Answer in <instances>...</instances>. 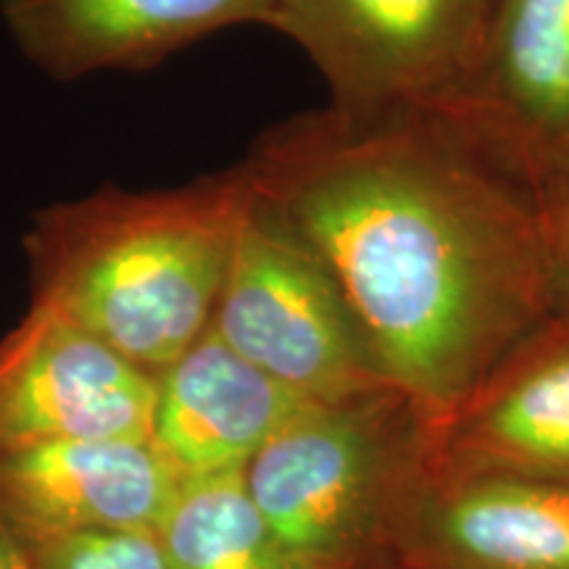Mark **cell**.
<instances>
[{
  "label": "cell",
  "mask_w": 569,
  "mask_h": 569,
  "mask_svg": "<svg viewBox=\"0 0 569 569\" xmlns=\"http://www.w3.org/2000/svg\"><path fill=\"white\" fill-rule=\"evenodd\" d=\"M238 169L336 277L388 386L438 425L557 311L536 193L438 111L327 106Z\"/></svg>",
  "instance_id": "6da1fadb"
},
{
  "label": "cell",
  "mask_w": 569,
  "mask_h": 569,
  "mask_svg": "<svg viewBox=\"0 0 569 569\" xmlns=\"http://www.w3.org/2000/svg\"><path fill=\"white\" fill-rule=\"evenodd\" d=\"M243 203L234 167L172 190L106 188L42 209L24 240L34 301L161 375L209 332Z\"/></svg>",
  "instance_id": "7a4b0ae2"
},
{
  "label": "cell",
  "mask_w": 569,
  "mask_h": 569,
  "mask_svg": "<svg viewBox=\"0 0 569 569\" xmlns=\"http://www.w3.org/2000/svg\"><path fill=\"white\" fill-rule=\"evenodd\" d=\"M440 425L396 388L306 403L246 467L274 536L309 569H407L403 528Z\"/></svg>",
  "instance_id": "3957f363"
},
{
  "label": "cell",
  "mask_w": 569,
  "mask_h": 569,
  "mask_svg": "<svg viewBox=\"0 0 569 569\" xmlns=\"http://www.w3.org/2000/svg\"><path fill=\"white\" fill-rule=\"evenodd\" d=\"M211 330L309 403L388 388L336 277L248 182Z\"/></svg>",
  "instance_id": "277c9868"
},
{
  "label": "cell",
  "mask_w": 569,
  "mask_h": 569,
  "mask_svg": "<svg viewBox=\"0 0 569 569\" xmlns=\"http://www.w3.org/2000/svg\"><path fill=\"white\" fill-rule=\"evenodd\" d=\"M493 0H280L269 30L296 42L348 113L427 109L478 59Z\"/></svg>",
  "instance_id": "5b68a950"
},
{
  "label": "cell",
  "mask_w": 569,
  "mask_h": 569,
  "mask_svg": "<svg viewBox=\"0 0 569 569\" xmlns=\"http://www.w3.org/2000/svg\"><path fill=\"white\" fill-rule=\"evenodd\" d=\"M427 109L540 201L569 174V0H493L469 74Z\"/></svg>",
  "instance_id": "8992f818"
},
{
  "label": "cell",
  "mask_w": 569,
  "mask_h": 569,
  "mask_svg": "<svg viewBox=\"0 0 569 569\" xmlns=\"http://www.w3.org/2000/svg\"><path fill=\"white\" fill-rule=\"evenodd\" d=\"M156 377L51 306L0 340V453L153 430Z\"/></svg>",
  "instance_id": "52a82bcc"
},
{
  "label": "cell",
  "mask_w": 569,
  "mask_h": 569,
  "mask_svg": "<svg viewBox=\"0 0 569 569\" xmlns=\"http://www.w3.org/2000/svg\"><path fill=\"white\" fill-rule=\"evenodd\" d=\"M182 480L153 436L0 453V528L19 549L88 532H159Z\"/></svg>",
  "instance_id": "ba28073f"
},
{
  "label": "cell",
  "mask_w": 569,
  "mask_h": 569,
  "mask_svg": "<svg viewBox=\"0 0 569 569\" xmlns=\"http://www.w3.org/2000/svg\"><path fill=\"white\" fill-rule=\"evenodd\" d=\"M407 569H569V478L432 469L403 528Z\"/></svg>",
  "instance_id": "9c48e42d"
},
{
  "label": "cell",
  "mask_w": 569,
  "mask_h": 569,
  "mask_svg": "<svg viewBox=\"0 0 569 569\" xmlns=\"http://www.w3.org/2000/svg\"><path fill=\"white\" fill-rule=\"evenodd\" d=\"M280 0H0L21 53L56 80L146 69L234 24H269Z\"/></svg>",
  "instance_id": "30bf717a"
},
{
  "label": "cell",
  "mask_w": 569,
  "mask_h": 569,
  "mask_svg": "<svg viewBox=\"0 0 569 569\" xmlns=\"http://www.w3.org/2000/svg\"><path fill=\"white\" fill-rule=\"evenodd\" d=\"M438 467L569 478V311H553L440 425Z\"/></svg>",
  "instance_id": "8fae6325"
},
{
  "label": "cell",
  "mask_w": 569,
  "mask_h": 569,
  "mask_svg": "<svg viewBox=\"0 0 569 569\" xmlns=\"http://www.w3.org/2000/svg\"><path fill=\"white\" fill-rule=\"evenodd\" d=\"M303 398L206 332L156 375L151 436L184 480L246 469Z\"/></svg>",
  "instance_id": "7c38bea8"
},
{
  "label": "cell",
  "mask_w": 569,
  "mask_h": 569,
  "mask_svg": "<svg viewBox=\"0 0 569 569\" xmlns=\"http://www.w3.org/2000/svg\"><path fill=\"white\" fill-rule=\"evenodd\" d=\"M243 472L182 480L156 532L169 569H309L256 509Z\"/></svg>",
  "instance_id": "4fadbf2b"
},
{
  "label": "cell",
  "mask_w": 569,
  "mask_h": 569,
  "mask_svg": "<svg viewBox=\"0 0 569 569\" xmlns=\"http://www.w3.org/2000/svg\"><path fill=\"white\" fill-rule=\"evenodd\" d=\"M21 551L30 569H169L156 532H88Z\"/></svg>",
  "instance_id": "5bb4252c"
},
{
  "label": "cell",
  "mask_w": 569,
  "mask_h": 569,
  "mask_svg": "<svg viewBox=\"0 0 569 569\" xmlns=\"http://www.w3.org/2000/svg\"><path fill=\"white\" fill-rule=\"evenodd\" d=\"M551 253V284L557 311H569V174L540 198Z\"/></svg>",
  "instance_id": "9a60e30c"
},
{
  "label": "cell",
  "mask_w": 569,
  "mask_h": 569,
  "mask_svg": "<svg viewBox=\"0 0 569 569\" xmlns=\"http://www.w3.org/2000/svg\"><path fill=\"white\" fill-rule=\"evenodd\" d=\"M0 569H30L24 551L13 543V538L0 528Z\"/></svg>",
  "instance_id": "2e32d148"
}]
</instances>
